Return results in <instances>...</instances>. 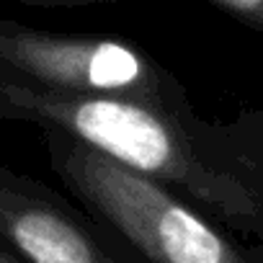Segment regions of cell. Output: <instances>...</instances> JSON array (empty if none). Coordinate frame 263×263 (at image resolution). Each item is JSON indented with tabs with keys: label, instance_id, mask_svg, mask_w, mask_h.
I'll list each match as a JSON object with an SVG mask.
<instances>
[{
	"label": "cell",
	"instance_id": "6da1fadb",
	"mask_svg": "<svg viewBox=\"0 0 263 263\" xmlns=\"http://www.w3.org/2000/svg\"><path fill=\"white\" fill-rule=\"evenodd\" d=\"M0 119L60 129L263 245V111L209 121L189 108L44 88L0 65Z\"/></svg>",
	"mask_w": 263,
	"mask_h": 263
},
{
	"label": "cell",
	"instance_id": "7a4b0ae2",
	"mask_svg": "<svg viewBox=\"0 0 263 263\" xmlns=\"http://www.w3.org/2000/svg\"><path fill=\"white\" fill-rule=\"evenodd\" d=\"M42 142L49 168L80 206L150 263H263V245L235 240L165 186L60 129L42 126Z\"/></svg>",
	"mask_w": 263,
	"mask_h": 263
},
{
	"label": "cell",
	"instance_id": "3957f363",
	"mask_svg": "<svg viewBox=\"0 0 263 263\" xmlns=\"http://www.w3.org/2000/svg\"><path fill=\"white\" fill-rule=\"evenodd\" d=\"M0 65L62 93L189 108L186 85L140 44L106 34H57L0 21Z\"/></svg>",
	"mask_w": 263,
	"mask_h": 263
},
{
	"label": "cell",
	"instance_id": "277c9868",
	"mask_svg": "<svg viewBox=\"0 0 263 263\" xmlns=\"http://www.w3.org/2000/svg\"><path fill=\"white\" fill-rule=\"evenodd\" d=\"M0 237L31 263H150L83 206L3 163Z\"/></svg>",
	"mask_w": 263,
	"mask_h": 263
},
{
	"label": "cell",
	"instance_id": "5b68a950",
	"mask_svg": "<svg viewBox=\"0 0 263 263\" xmlns=\"http://www.w3.org/2000/svg\"><path fill=\"white\" fill-rule=\"evenodd\" d=\"M209 8L263 36V0H209Z\"/></svg>",
	"mask_w": 263,
	"mask_h": 263
},
{
	"label": "cell",
	"instance_id": "8992f818",
	"mask_svg": "<svg viewBox=\"0 0 263 263\" xmlns=\"http://www.w3.org/2000/svg\"><path fill=\"white\" fill-rule=\"evenodd\" d=\"M0 263H31L29 258H24L11 242H6L0 237Z\"/></svg>",
	"mask_w": 263,
	"mask_h": 263
}]
</instances>
